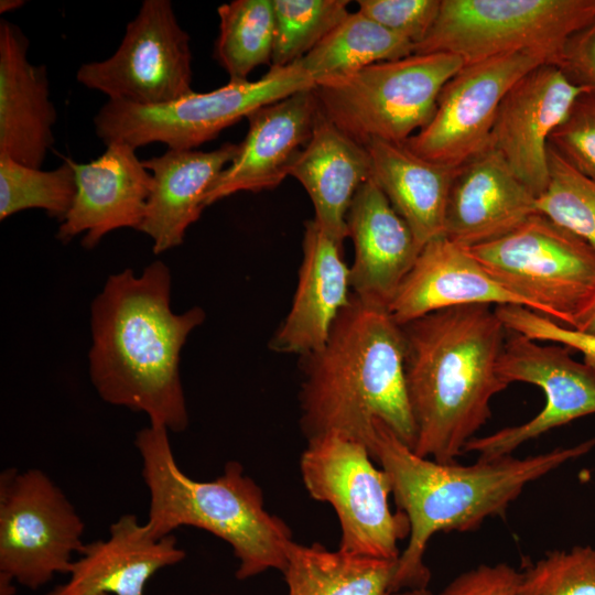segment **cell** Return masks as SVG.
Here are the masks:
<instances>
[{
	"instance_id": "cell-19",
	"label": "cell",
	"mask_w": 595,
	"mask_h": 595,
	"mask_svg": "<svg viewBox=\"0 0 595 595\" xmlns=\"http://www.w3.org/2000/svg\"><path fill=\"white\" fill-rule=\"evenodd\" d=\"M536 198L489 145L456 167L444 236L466 248L498 239L538 213Z\"/></svg>"
},
{
	"instance_id": "cell-28",
	"label": "cell",
	"mask_w": 595,
	"mask_h": 595,
	"mask_svg": "<svg viewBox=\"0 0 595 595\" xmlns=\"http://www.w3.org/2000/svg\"><path fill=\"white\" fill-rule=\"evenodd\" d=\"M412 54L413 43L357 11L349 13L298 63L316 84Z\"/></svg>"
},
{
	"instance_id": "cell-40",
	"label": "cell",
	"mask_w": 595,
	"mask_h": 595,
	"mask_svg": "<svg viewBox=\"0 0 595 595\" xmlns=\"http://www.w3.org/2000/svg\"><path fill=\"white\" fill-rule=\"evenodd\" d=\"M25 1L23 0H1L0 1V13H6L24 6Z\"/></svg>"
},
{
	"instance_id": "cell-8",
	"label": "cell",
	"mask_w": 595,
	"mask_h": 595,
	"mask_svg": "<svg viewBox=\"0 0 595 595\" xmlns=\"http://www.w3.org/2000/svg\"><path fill=\"white\" fill-rule=\"evenodd\" d=\"M470 253L533 312L572 328L595 296V250L537 213Z\"/></svg>"
},
{
	"instance_id": "cell-38",
	"label": "cell",
	"mask_w": 595,
	"mask_h": 595,
	"mask_svg": "<svg viewBox=\"0 0 595 595\" xmlns=\"http://www.w3.org/2000/svg\"><path fill=\"white\" fill-rule=\"evenodd\" d=\"M556 65L574 84L595 93V19L567 40Z\"/></svg>"
},
{
	"instance_id": "cell-32",
	"label": "cell",
	"mask_w": 595,
	"mask_h": 595,
	"mask_svg": "<svg viewBox=\"0 0 595 595\" xmlns=\"http://www.w3.org/2000/svg\"><path fill=\"white\" fill-rule=\"evenodd\" d=\"M549 182L536 198L537 212L595 250V181L548 148Z\"/></svg>"
},
{
	"instance_id": "cell-14",
	"label": "cell",
	"mask_w": 595,
	"mask_h": 595,
	"mask_svg": "<svg viewBox=\"0 0 595 595\" xmlns=\"http://www.w3.org/2000/svg\"><path fill=\"white\" fill-rule=\"evenodd\" d=\"M571 351L564 345H541L507 329L498 371L508 385L519 381L539 387L544 405L524 423L473 437L464 452L476 453L480 459L508 456L528 441L595 414V368L573 359Z\"/></svg>"
},
{
	"instance_id": "cell-17",
	"label": "cell",
	"mask_w": 595,
	"mask_h": 595,
	"mask_svg": "<svg viewBox=\"0 0 595 595\" xmlns=\"http://www.w3.org/2000/svg\"><path fill=\"white\" fill-rule=\"evenodd\" d=\"M318 105L314 89L302 90L247 116L245 140L205 196V206L239 192L272 190L291 173L307 144Z\"/></svg>"
},
{
	"instance_id": "cell-39",
	"label": "cell",
	"mask_w": 595,
	"mask_h": 595,
	"mask_svg": "<svg viewBox=\"0 0 595 595\" xmlns=\"http://www.w3.org/2000/svg\"><path fill=\"white\" fill-rule=\"evenodd\" d=\"M573 329L595 334V296L575 318Z\"/></svg>"
},
{
	"instance_id": "cell-24",
	"label": "cell",
	"mask_w": 595,
	"mask_h": 595,
	"mask_svg": "<svg viewBox=\"0 0 595 595\" xmlns=\"http://www.w3.org/2000/svg\"><path fill=\"white\" fill-rule=\"evenodd\" d=\"M239 151L224 143L213 151L167 149L142 161L151 171L153 187L138 230L148 235L155 255L180 246L187 228L205 206V196Z\"/></svg>"
},
{
	"instance_id": "cell-1",
	"label": "cell",
	"mask_w": 595,
	"mask_h": 595,
	"mask_svg": "<svg viewBox=\"0 0 595 595\" xmlns=\"http://www.w3.org/2000/svg\"><path fill=\"white\" fill-rule=\"evenodd\" d=\"M205 320L194 306L171 309V273L160 260L136 275H110L91 304L89 375L99 397L182 432L188 413L180 377L182 348Z\"/></svg>"
},
{
	"instance_id": "cell-29",
	"label": "cell",
	"mask_w": 595,
	"mask_h": 595,
	"mask_svg": "<svg viewBox=\"0 0 595 595\" xmlns=\"http://www.w3.org/2000/svg\"><path fill=\"white\" fill-rule=\"evenodd\" d=\"M219 34L214 57L230 82L248 80L260 65H270L274 45L273 0H234L217 9Z\"/></svg>"
},
{
	"instance_id": "cell-37",
	"label": "cell",
	"mask_w": 595,
	"mask_h": 595,
	"mask_svg": "<svg viewBox=\"0 0 595 595\" xmlns=\"http://www.w3.org/2000/svg\"><path fill=\"white\" fill-rule=\"evenodd\" d=\"M520 576L507 563L480 564L455 577L440 595H519Z\"/></svg>"
},
{
	"instance_id": "cell-15",
	"label": "cell",
	"mask_w": 595,
	"mask_h": 595,
	"mask_svg": "<svg viewBox=\"0 0 595 595\" xmlns=\"http://www.w3.org/2000/svg\"><path fill=\"white\" fill-rule=\"evenodd\" d=\"M586 91L559 65L544 63L521 77L500 102L490 147L536 197L549 182V139Z\"/></svg>"
},
{
	"instance_id": "cell-35",
	"label": "cell",
	"mask_w": 595,
	"mask_h": 595,
	"mask_svg": "<svg viewBox=\"0 0 595 595\" xmlns=\"http://www.w3.org/2000/svg\"><path fill=\"white\" fill-rule=\"evenodd\" d=\"M495 312L508 331L537 342H552L577 350L583 355V361L595 368V334L565 327L520 305H498Z\"/></svg>"
},
{
	"instance_id": "cell-3",
	"label": "cell",
	"mask_w": 595,
	"mask_h": 595,
	"mask_svg": "<svg viewBox=\"0 0 595 595\" xmlns=\"http://www.w3.org/2000/svg\"><path fill=\"white\" fill-rule=\"evenodd\" d=\"M594 447L592 437L522 458L508 455L478 458L472 465L440 463L416 455L377 420L370 455L389 475L398 510L410 522L393 591L428 588L431 573L424 553L435 533L477 529L487 518L502 515L530 483Z\"/></svg>"
},
{
	"instance_id": "cell-18",
	"label": "cell",
	"mask_w": 595,
	"mask_h": 595,
	"mask_svg": "<svg viewBox=\"0 0 595 595\" xmlns=\"http://www.w3.org/2000/svg\"><path fill=\"white\" fill-rule=\"evenodd\" d=\"M346 225L355 249L349 267L351 294L388 309L422 246L372 177L356 192Z\"/></svg>"
},
{
	"instance_id": "cell-23",
	"label": "cell",
	"mask_w": 595,
	"mask_h": 595,
	"mask_svg": "<svg viewBox=\"0 0 595 595\" xmlns=\"http://www.w3.org/2000/svg\"><path fill=\"white\" fill-rule=\"evenodd\" d=\"M342 247L314 219L306 221L295 294L271 339L273 350L304 357L326 343L351 298L349 267Z\"/></svg>"
},
{
	"instance_id": "cell-2",
	"label": "cell",
	"mask_w": 595,
	"mask_h": 595,
	"mask_svg": "<svg viewBox=\"0 0 595 595\" xmlns=\"http://www.w3.org/2000/svg\"><path fill=\"white\" fill-rule=\"evenodd\" d=\"M401 326L416 429L412 451L452 463L490 418L491 399L509 386L498 371L507 328L487 304L436 311Z\"/></svg>"
},
{
	"instance_id": "cell-41",
	"label": "cell",
	"mask_w": 595,
	"mask_h": 595,
	"mask_svg": "<svg viewBox=\"0 0 595 595\" xmlns=\"http://www.w3.org/2000/svg\"><path fill=\"white\" fill-rule=\"evenodd\" d=\"M396 595H433L428 588L404 589Z\"/></svg>"
},
{
	"instance_id": "cell-10",
	"label": "cell",
	"mask_w": 595,
	"mask_h": 595,
	"mask_svg": "<svg viewBox=\"0 0 595 595\" xmlns=\"http://www.w3.org/2000/svg\"><path fill=\"white\" fill-rule=\"evenodd\" d=\"M594 19L595 0H441L414 53H452L469 64L530 50L558 64L567 40Z\"/></svg>"
},
{
	"instance_id": "cell-13",
	"label": "cell",
	"mask_w": 595,
	"mask_h": 595,
	"mask_svg": "<svg viewBox=\"0 0 595 595\" xmlns=\"http://www.w3.org/2000/svg\"><path fill=\"white\" fill-rule=\"evenodd\" d=\"M544 63L555 60L527 50L464 64L441 90L430 122L403 143L426 160L457 167L490 145L505 95Z\"/></svg>"
},
{
	"instance_id": "cell-11",
	"label": "cell",
	"mask_w": 595,
	"mask_h": 595,
	"mask_svg": "<svg viewBox=\"0 0 595 595\" xmlns=\"http://www.w3.org/2000/svg\"><path fill=\"white\" fill-rule=\"evenodd\" d=\"M85 523L63 490L39 468L0 475V577L36 589L69 574Z\"/></svg>"
},
{
	"instance_id": "cell-33",
	"label": "cell",
	"mask_w": 595,
	"mask_h": 595,
	"mask_svg": "<svg viewBox=\"0 0 595 595\" xmlns=\"http://www.w3.org/2000/svg\"><path fill=\"white\" fill-rule=\"evenodd\" d=\"M520 573L519 595H595V548L548 552Z\"/></svg>"
},
{
	"instance_id": "cell-16",
	"label": "cell",
	"mask_w": 595,
	"mask_h": 595,
	"mask_svg": "<svg viewBox=\"0 0 595 595\" xmlns=\"http://www.w3.org/2000/svg\"><path fill=\"white\" fill-rule=\"evenodd\" d=\"M123 142L107 144L97 159L78 163L71 159L76 175L73 205L56 237L68 242L85 234L82 244L91 249L110 231L141 225L153 187L152 174Z\"/></svg>"
},
{
	"instance_id": "cell-42",
	"label": "cell",
	"mask_w": 595,
	"mask_h": 595,
	"mask_svg": "<svg viewBox=\"0 0 595 595\" xmlns=\"http://www.w3.org/2000/svg\"><path fill=\"white\" fill-rule=\"evenodd\" d=\"M99 595H107V594H99Z\"/></svg>"
},
{
	"instance_id": "cell-26",
	"label": "cell",
	"mask_w": 595,
	"mask_h": 595,
	"mask_svg": "<svg viewBox=\"0 0 595 595\" xmlns=\"http://www.w3.org/2000/svg\"><path fill=\"white\" fill-rule=\"evenodd\" d=\"M365 147L372 178L423 247L444 235V218L456 167L426 160L404 143L378 139Z\"/></svg>"
},
{
	"instance_id": "cell-5",
	"label": "cell",
	"mask_w": 595,
	"mask_h": 595,
	"mask_svg": "<svg viewBox=\"0 0 595 595\" xmlns=\"http://www.w3.org/2000/svg\"><path fill=\"white\" fill-rule=\"evenodd\" d=\"M134 444L150 495L147 524L156 538L181 527L203 529L231 547L238 580L270 569L283 573L291 529L264 508L260 486L240 463L230 461L218 477L201 482L177 465L165 426L150 423L138 431Z\"/></svg>"
},
{
	"instance_id": "cell-7",
	"label": "cell",
	"mask_w": 595,
	"mask_h": 595,
	"mask_svg": "<svg viewBox=\"0 0 595 595\" xmlns=\"http://www.w3.org/2000/svg\"><path fill=\"white\" fill-rule=\"evenodd\" d=\"M314 88V79L296 62L270 67L257 80H229L215 90L193 91L164 105L108 100L93 122L106 145L123 142L137 149L161 142L169 149L196 150L256 109Z\"/></svg>"
},
{
	"instance_id": "cell-9",
	"label": "cell",
	"mask_w": 595,
	"mask_h": 595,
	"mask_svg": "<svg viewBox=\"0 0 595 595\" xmlns=\"http://www.w3.org/2000/svg\"><path fill=\"white\" fill-rule=\"evenodd\" d=\"M300 469L309 495L329 504L337 515L338 550L399 559L398 543L409 537L410 522L402 511L391 510L390 477L363 443L338 433L310 440Z\"/></svg>"
},
{
	"instance_id": "cell-20",
	"label": "cell",
	"mask_w": 595,
	"mask_h": 595,
	"mask_svg": "<svg viewBox=\"0 0 595 595\" xmlns=\"http://www.w3.org/2000/svg\"><path fill=\"white\" fill-rule=\"evenodd\" d=\"M470 304L529 309L527 301L490 274L468 248L443 235L422 247L388 311L404 325L436 311Z\"/></svg>"
},
{
	"instance_id": "cell-21",
	"label": "cell",
	"mask_w": 595,
	"mask_h": 595,
	"mask_svg": "<svg viewBox=\"0 0 595 595\" xmlns=\"http://www.w3.org/2000/svg\"><path fill=\"white\" fill-rule=\"evenodd\" d=\"M78 554L68 581L45 595H143L158 571L186 556L173 533L156 538L132 513L112 522L106 540L84 543Z\"/></svg>"
},
{
	"instance_id": "cell-36",
	"label": "cell",
	"mask_w": 595,
	"mask_h": 595,
	"mask_svg": "<svg viewBox=\"0 0 595 595\" xmlns=\"http://www.w3.org/2000/svg\"><path fill=\"white\" fill-rule=\"evenodd\" d=\"M358 11L418 45L435 22L441 0H359Z\"/></svg>"
},
{
	"instance_id": "cell-34",
	"label": "cell",
	"mask_w": 595,
	"mask_h": 595,
	"mask_svg": "<svg viewBox=\"0 0 595 595\" xmlns=\"http://www.w3.org/2000/svg\"><path fill=\"white\" fill-rule=\"evenodd\" d=\"M549 145L569 164L595 181V93L577 97Z\"/></svg>"
},
{
	"instance_id": "cell-25",
	"label": "cell",
	"mask_w": 595,
	"mask_h": 595,
	"mask_svg": "<svg viewBox=\"0 0 595 595\" xmlns=\"http://www.w3.org/2000/svg\"><path fill=\"white\" fill-rule=\"evenodd\" d=\"M307 192L314 220L339 244L347 237L346 216L358 188L372 176L367 148L331 122L318 109L312 136L291 173Z\"/></svg>"
},
{
	"instance_id": "cell-30",
	"label": "cell",
	"mask_w": 595,
	"mask_h": 595,
	"mask_svg": "<svg viewBox=\"0 0 595 595\" xmlns=\"http://www.w3.org/2000/svg\"><path fill=\"white\" fill-rule=\"evenodd\" d=\"M76 194V175L71 159L58 167L42 171L0 155V219L21 210L41 208L61 223Z\"/></svg>"
},
{
	"instance_id": "cell-27",
	"label": "cell",
	"mask_w": 595,
	"mask_h": 595,
	"mask_svg": "<svg viewBox=\"0 0 595 595\" xmlns=\"http://www.w3.org/2000/svg\"><path fill=\"white\" fill-rule=\"evenodd\" d=\"M397 560L329 551L292 541L283 575L288 595H396Z\"/></svg>"
},
{
	"instance_id": "cell-6",
	"label": "cell",
	"mask_w": 595,
	"mask_h": 595,
	"mask_svg": "<svg viewBox=\"0 0 595 595\" xmlns=\"http://www.w3.org/2000/svg\"><path fill=\"white\" fill-rule=\"evenodd\" d=\"M452 53L412 54L318 80V109L350 138L403 143L432 119L444 85L464 66Z\"/></svg>"
},
{
	"instance_id": "cell-31",
	"label": "cell",
	"mask_w": 595,
	"mask_h": 595,
	"mask_svg": "<svg viewBox=\"0 0 595 595\" xmlns=\"http://www.w3.org/2000/svg\"><path fill=\"white\" fill-rule=\"evenodd\" d=\"M347 0H273L274 45L270 67L310 53L348 14Z\"/></svg>"
},
{
	"instance_id": "cell-43",
	"label": "cell",
	"mask_w": 595,
	"mask_h": 595,
	"mask_svg": "<svg viewBox=\"0 0 595 595\" xmlns=\"http://www.w3.org/2000/svg\"><path fill=\"white\" fill-rule=\"evenodd\" d=\"M215 595H217V594H215Z\"/></svg>"
},
{
	"instance_id": "cell-22",
	"label": "cell",
	"mask_w": 595,
	"mask_h": 595,
	"mask_svg": "<svg viewBox=\"0 0 595 595\" xmlns=\"http://www.w3.org/2000/svg\"><path fill=\"white\" fill-rule=\"evenodd\" d=\"M29 45L18 25L0 21V155L41 169L57 115L46 67L29 62Z\"/></svg>"
},
{
	"instance_id": "cell-4",
	"label": "cell",
	"mask_w": 595,
	"mask_h": 595,
	"mask_svg": "<svg viewBox=\"0 0 595 595\" xmlns=\"http://www.w3.org/2000/svg\"><path fill=\"white\" fill-rule=\"evenodd\" d=\"M302 358L300 422L307 441L338 433L371 453L378 420L413 448L405 340L388 309L351 294L323 347Z\"/></svg>"
},
{
	"instance_id": "cell-12",
	"label": "cell",
	"mask_w": 595,
	"mask_h": 595,
	"mask_svg": "<svg viewBox=\"0 0 595 595\" xmlns=\"http://www.w3.org/2000/svg\"><path fill=\"white\" fill-rule=\"evenodd\" d=\"M190 42L170 0H144L117 51L104 61L83 64L76 79L109 100L169 104L194 91Z\"/></svg>"
}]
</instances>
